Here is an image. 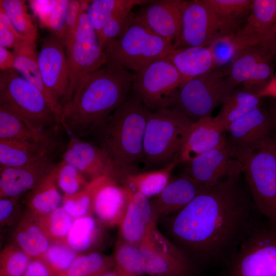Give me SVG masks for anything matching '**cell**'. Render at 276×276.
<instances>
[{"label": "cell", "instance_id": "ee69618b", "mask_svg": "<svg viewBox=\"0 0 276 276\" xmlns=\"http://www.w3.org/2000/svg\"><path fill=\"white\" fill-rule=\"evenodd\" d=\"M134 20V13L127 10L110 18L97 34L100 45L104 51L107 47L119 38Z\"/></svg>", "mask_w": 276, "mask_h": 276}, {"label": "cell", "instance_id": "d590c367", "mask_svg": "<svg viewBox=\"0 0 276 276\" xmlns=\"http://www.w3.org/2000/svg\"><path fill=\"white\" fill-rule=\"evenodd\" d=\"M150 1L145 0H93L91 1L86 14L88 19L98 34L105 23L112 16L122 12L132 10L136 5L143 6Z\"/></svg>", "mask_w": 276, "mask_h": 276}, {"label": "cell", "instance_id": "6f0895ef", "mask_svg": "<svg viewBox=\"0 0 276 276\" xmlns=\"http://www.w3.org/2000/svg\"><path fill=\"white\" fill-rule=\"evenodd\" d=\"M100 276H120V275L115 267V268L103 273Z\"/></svg>", "mask_w": 276, "mask_h": 276}, {"label": "cell", "instance_id": "ac0fdd59", "mask_svg": "<svg viewBox=\"0 0 276 276\" xmlns=\"http://www.w3.org/2000/svg\"><path fill=\"white\" fill-rule=\"evenodd\" d=\"M226 143L236 157L272 137L273 125L268 110L261 106L229 125Z\"/></svg>", "mask_w": 276, "mask_h": 276}, {"label": "cell", "instance_id": "9a60e30c", "mask_svg": "<svg viewBox=\"0 0 276 276\" xmlns=\"http://www.w3.org/2000/svg\"><path fill=\"white\" fill-rule=\"evenodd\" d=\"M37 60L44 85L63 110L68 93V69L65 49L55 35L51 33L43 39Z\"/></svg>", "mask_w": 276, "mask_h": 276}, {"label": "cell", "instance_id": "7bdbcfd3", "mask_svg": "<svg viewBox=\"0 0 276 276\" xmlns=\"http://www.w3.org/2000/svg\"><path fill=\"white\" fill-rule=\"evenodd\" d=\"M57 182L63 196H69L83 191L89 181L75 167L61 159L58 166Z\"/></svg>", "mask_w": 276, "mask_h": 276}, {"label": "cell", "instance_id": "ffe728a7", "mask_svg": "<svg viewBox=\"0 0 276 276\" xmlns=\"http://www.w3.org/2000/svg\"><path fill=\"white\" fill-rule=\"evenodd\" d=\"M62 160L75 167L89 182L102 177L114 180V171L108 157L101 148L88 140L70 137Z\"/></svg>", "mask_w": 276, "mask_h": 276}, {"label": "cell", "instance_id": "816d5d0a", "mask_svg": "<svg viewBox=\"0 0 276 276\" xmlns=\"http://www.w3.org/2000/svg\"><path fill=\"white\" fill-rule=\"evenodd\" d=\"M30 4L42 23L46 26L52 9V1H31Z\"/></svg>", "mask_w": 276, "mask_h": 276}, {"label": "cell", "instance_id": "277c9868", "mask_svg": "<svg viewBox=\"0 0 276 276\" xmlns=\"http://www.w3.org/2000/svg\"><path fill=\"white\" fill-rule=\"evenodd\" d=\"M113 257L116 267L135 276H197L198 273V269L157 227L141 244L119 239Z\"/></svg>", "mask_w": 276, "mask_h": 276}, {"label": "cell", "instance_id": "680465c9", "mask_svg": "<svg viewBox=\"0 0 276 276\" xmlns=\"http://www.w3.org/2000/svg\"><path fill=\"white\" fill-rule=\"evenodd\" d=\"M116 268H117L119 273H120V276H135L123 269L118 268L116 266Z\"/></svg>", "mask_w": 276, "mask_h": 276}, {"label": "cell", "instance_id": "ab89813d", "mask_svg": "<svg viewBox=\"0 0 276 276\" xmlns=\"http://www.w3.org/2000/svg\"><path fill=\"white\" fill-rule=\"evenodd\" d=\"M108 177H102L89 182L82 191L72 196H63L62 207L74 219L93 215V204L95 194Z\"/></svg>", "mask_w": 276, "mask_h": 276}, {"label": "cell", "instance_id": "30bf717a", "mask_svg": "<svg viewBox=\"0 0 276 276\" xmlns=\"http://www.w3.org/2000/svg\"><path fill=\"white\" fill-rule=\"evenodd\" d=\"M236 87L223 68H215L184 83L170 108L195 122L211 117Z\"/></svg>", "mask_w": 276, "mask_h": 276}, {"label": "cell", "instance_id": "f907efd6", "mask_svg": "<svg viewBox=\"0 0 276 276\" xmlns=\"http://www.w3.org/2000/svg\"><path fill=\"white\" fill-rule=\"evenodd\" d=\"M24 276H52L44 262L39 259H31Z\"/></svg>", "mask_w": 276, "mask_h": 276}, {"label": "cell", "instance_id": "d6986e66", "mask_svg": "<svg viewBox=\"0 0 276 276\" xmlns=\"http://www.w3.org/2000/svg\"><path fill=\"white\" fill-rule=\"evenodd\" d=\"M185 1H150L134 13V19L174 45L181 32Z\"/></svg>", "mask_w": 276, "mask_h": 276}, {"label": "cell", "instance_id": "74e56055", "mask_svg": "<svg viewBox=\"0 0 276 276\" xmlns=\"http://www.w3.org/2000/svg\"><path fill=\"white\" fill-rule=\"evenodd\" d=\"M26 1L1 0L2 8L15 29L27 39L36 41L38 35L36 26L29 14Z\"/></svg>", "mask_w": 276, "mask_h": 276}, {"label": "cell", "instance_id": "d4e9b609", "mask_svg": "<svg viewBox=\"0 0 276 276\" xmlns=\"http://www.w3.org/2000/svg\"><path fill=\"white\" fill-rule=\"evenodd\" d=\"M13 68L28 82L38 88L59 121L62 108L56 101L44 85L38 64V54L35 41L26 40L13 48Z\"/></svg>", "mask_w": 276, "mask_h": 276}, {"label": "cell", "instance_id": "60d3db41", "mask_svg": "<svg viewBox=\"0 0 276 276\" xmlns=\"http://www.w3.org/2000/svg\"><path fill=\"white\" fill-rule=\"evenodd\" d=\"M80 254L66 243H51L42 260L52 276H59L70 267Z\"/></svg>", "mask_w": 276, "mask_h": 276}, {"label": "cell", "instance_id": "3957f363", "mask_svg": "<svg viewBox=\"0 0 276 276\" xmlns=\"http://www.w3.org/2000/svg\"><path fill=\"white\" fill-rule=\"evenodd\" d=\"M151 112L131 92L125 101L85 139L101 148L110 159L114 180L122 182L142 165L144 139Z\"/></svg>", "mask_w": 276, "mask_h": 276}, {"label": "cell", "instance_id": "f546056e", "mask_svg": "<svg viewBox=\"0 0 276 276\" xmlns=\"http://www.w3.org/2000/svg\"><path fill=\"white\" fill-rule=\"evenodd\" d=\"M11 238L12 243L31 259H41L51 244L36 218L26 211L15 225Z\"/></svg>", "mask_w": 276, "mask_h": 276}, {"label": "cell", "instance_id": "ba28073f", "mask_svg": "<svg viewBox=\"0 0 276 276\" xmlns=\"http://www.w3.org/2000/svg\"><path fill=\"white\" fill-rule=\"evenodd\" d=\"M236 158L261 215L276 223V142L273 137Z\"/></svg>", "mask_w": 276, "mask_h": 276}, {"label": "cell", "instance_id": "7a4b0ae2", "mask_svg": "<svg viewBox=\"0 0 276 276\" xmlns=\"http://www.w3.org/2000/svg\"><path fill=\"white\" fill-rule=\"evenodd\" d=\"M134 72L103 66L82 82L63 108L60 123L70 137L85 139L125 101Z\"/></svg>", "mask_w": 276, "mask_h": 276}, {"label": "cell", "instance_id": "4dcf8cb0", "mask_svg": "<svg viewBox=\"0 0 276 276\" xmlns=\"http://www.w3.org/2000/svg\"><path fill=\"white\" fill-rule=\"evenodd\" d=\"M257 94L242 87L235 90L223 101L214 117L225 132L236 120L262 106Z\"/></svg>", "mask_w": 276, "mask_h": 276}, {"label": "cell", "instance_id": "7dc6e473", "mask_svg": "<svg viewBox=\"0 0 276 276\" xmlns=\"http://www.w3.org/2000/svg\"><path fill=\"white\" fill-rule=\"evenodd\" d=\"M21 196L0 198V226L1 229L15 225L22 212Z\"/></svg>", "mask_w": 276, "mask_h": 276}, {"label": "cell", "instance_id": "7c38bea8", "mask_svg": "<svg viewBox=\"0 0 276 276\" xmlns=\"http://www.w3.org/2000/svg\"><path fill=\"white\" fill-rule=\"evenodd\" d=\"M177 69L167 58L150 63L134 73L131 92L150 112L170 108L184 83Z\"/></svg>", "mask_w": 276, "mask_h": 276}, {"label": "cell", "instance_id": "f35d334b", "mask_svg": "<svg viewBox=\"0 0 276 276\" xmlns=\"http://www.w3.org/2000/svg\"><path fill=\"white\" fill-rule=\"evenodd\" d=\"M36 219L51 243H66L75 220L62 206Z\"/></svg>", "mask_w": 276, "mask_h": 276}, {"label": "cell", "instance_id": "9c48e42d", "mask_svg": "<svg viewBox=\"0 0 276 276\" xmlns=\"http://www.w3.org/2000/svg\"><path fill=\"white\" fill-rule=\"evenodd\" d=\"M223 265V276H276V223L261 219Z\"/></svg>", "mask_w": 276, "mask_h": 276}, {"label": "cell", "instance_id": "836d02e7", "mask_svg": "<svg viewBox=\"0 0 276 276\" xmlns=\"http://www.w3.org/2000/svg\"><path fill=\"white\" fill-rule=\"evenodd\" d=\"M103 225L93 215L75 219L66 243L80 254L96 251L103 238Z\"/></svg>", "mask_w": 276, "mask_h": 276}, {"label": "cell", "instance_id": "db71d44e", "mask_svg": "<svg viewBox=\"0 0 276 276\" xmlns=\"http://www.w3.org/2000/svg\"><path fill=\"white\" fill-rule=\"evenodd\" d=\"M260 98L272 97L276 99V74L273 76L266 85L257 94Z\"/></svg>", "mask_w": 276, "mask_h": 276}, {"label": "cell", "instance_id": "8992f818", "mask_svg": "<svg viewBox=\"0 0 276 276\" xmlns=\"http://www.w3.org/2000/svg\"><path fill=\"white\" fill-rule=\"evenodd\" d=\"M0 106L13 112L37 133L61 127L42 93L14 68L1 71Z\"/></svg>", "mask_w": 276, "mask_h": 276}, {"label": "cell", "instance_id": "4fadbf2b", "mask_svg": "<svg viewBox=\"0 0 276 276\" xmlns=\"http://www.w3.org/2000/svg\"><path fill=\"white\" fill-rule=\"evenodd\" d=\"M65 51L69 78L66 104L84 79L103 66L106 61L104 52L86 12L81 14L74 40Z\"/></svg>", "mask_w": 276, "mask_h": 276}, {"label": "cell", "instance_id": "4316f807", "mask_svg": "<svg viewBox=\"0 0 276 276\" xmlns=\"http://www.w3.org/2000/svg\"><path fill=\"white\" fill-rule=\"evenodd\" d=\"M275 13L276 0H254L246 24L241 28L257 45L270 51Z\"/></svg>", "mask_w": 276, "mask_h": 276}, {"label": "cell", "instance_id": "1f68e13d", "mask_svg": "<svg viewBox=\"0 0 276 276\" xmlns=\"http://www.w3.org/2000/svg\"><path fill=\"white\" fill-rule=\"evenodd\" d=\"M56 150L59 149L28 142L0 139V167L25 166Z\"/></svg>", "mask_w": 276, "mask_h": 276}, {"label": "cell", "instance_id": "44dd1931", "mask_svg": "<svg viewBox=\"0 0 276 276\" xmlns=\"http://www.w3.org/2000/svg\"><path fill=\"white\" fill-rule=\"evenodd\" d=\"M128 190V205L119 225V239L129 244L139 245L150 238L157 228V219L149 199L140 193Z\"/></svg>", "mask_w": 276, "mask_h": 276}, {"label": "cell", "instance_id": "f5cc1de1", "mask_svg": "<svg viewBox=\"0 0 276 276\" xmlns=\"http://www.w3.org/2000/svg\"><path fill=\"white\" fill-rule=\"evenodd\" d=\"M14 56L7 48L0 46V69L4 71L13 68Z\"/></svg>", "mask_w": 276, "mask_h": 276}, {"label": "cell", "instance_id": "d6a6232c", "mask_svg": "<svg viewBox=\"0 0 276 276\" xmlns=\"http://www.w3.org/2000/svg\"><path fill=\"white\" fill-rule=\"evenodd\" d=\"M179 163L178 158L161 169L128 175L123 180V186L139 192L147 198L159 194L168 183L171 173Z\"/></svg>", "mask_w": 276, "mask_h": 276}, {"label": "cell", "instance_id": "484cf974", "mask_svg": "<svg viewBox=\"0 0 276 276\" xmlns=\"http://www.w3.org/2000/svg\"><path fill=\"white\" fill-rule=\"evenodd\" d=\"M59 130L37 133L13 112L0 106V139L28 142L54 149L61 145L56 135Z\"/></svg>", "mask_w": 276, "mask_h": 276}, {"label": "cell", "instance_id": "91938a15", "mask_svg": "<svg viewBox=\"0 0 276 276\" xmlns=\"http://www.w3.org/2000/svg\"><path fill=\"white\" fill-rule=\"evenodd\" d=\"M268 109L276 112V101L273 102L270 104Z\"/></svg>", "mask_w": 276, "mask_h": 276}, {"label": "cell", "instance_id": "f6af8a7d", "mask_svg": "<svg viewBox=\"0 0 276 276\" xmlns=\"http://www.w3.org/2000/svg\"><path fill=\"white\" fill-rule=\"evenodd\" d=\"M90 2L91 1L70 0L64 28L60 40L65 49L74 40L79 18L83 12H86Z\"/></svg>", "mask_w": 276, "mask_h": 276}, {"label": "cell", "instance_id": "5b68a950", "mask_svg": "<svg viewBox=\"0 0 276 276\" xmlns=\"http://www.w3.org/2000/svg\"><path fill=\"white\" fill-rule=\"evenodd\" d=\"M193 122L171 108L151 112L144 134V169L165 167L178 158Z\"/></svg>", "mask_w": 276, "mask_h": 276}, {"label": "cell", "instance_id": "2e32d148", "mask_svg": "<svg viewBox=\"0 0 276 276\" xmlns=\"http://www.w3.org/2000/svg\"><path fill=\"white\" fill-rule=\"evenodd\" d=\"M61 151H49L25 166L0 167V198L22 196L33 189L61 161H57Z\"/></svg>", "mask_w": 276, "mask_h": 276}, {"label": "cell", "instance_id": "f1b7e54d", "mask_svg": "<svg viewBox=\"0 0 276 276\" xmlns=\"http://www.w3.org/2000/svg\"><path fill=\"white\" fill-rule=\"evenodd\" d=\"M167 58L179 73L185 83L214 69L213 58L207 46L174 48Z\"/></svg>", "mask_w": 276, "mask_h": 276}, {"label": "cell", "instance_id": "bcb514c9", "mask_svg": "<svg viewBox=\"0 0 276 276\" xmlns=\"http://www.w3.org/2000/svg\"><path fill=\"white\" fill-rule=\"evenodd\" d=\"M204 2L219 15L240 20L249 12L252 0H203Z\"/></svg>", "mask_w": 276, "mask_h": 276}, {"label": "cell", "instance_id": "cb8c5ba5", "mask_svg": "<svg viewBox=\"0 0 276 276\" xmlns=\"http://www.w3.org/2000/svg\"><path fill=\"white\" fill-rule=\"evenodd\" d=\"M224 133L212 116L194 122L178 157L179 163L186 164L198 155L225 144Z\"/></svg>", "mask_w": 276, "mask_h": 276}, {"label": "cell", "instance_id": "b9f144b4", "mask_svg": "<svg viewBox=\"0 0 276 276\" xmlns=\"http://www.w3.org/2000/svg\"><path fill=\"white\" fill-rule=\"evenodd\" d=\"M31 260L16 245H6L0 254V276H24Z\"/></svg>", "mask_w": 276, "mask_h": 276}, {"label": "cell", "instance_id": "83f0119b", "mask_svg": "<svg viewBox=\"0 0 276 276\" xmlns=\"http://www.w3.org/2000/svg\"><path fill=\"white\" fill-rule=\"evenodd\" d=\"M59 163L48 176L25 194V198L22 199L26 211L36 218L52 212L62 203L63 196L57 182Z\"/></svg>", "mask_w": 276, "mask_h": 276}, {"label": "cell", "instance_id": "52a82bcc", "mask_svg": "<svg viewBox=\"0 0 276 276\" xmlns=\"http://www.w3.org/2000/svg\"><path fill=\"white\" fill-rule=\"evenodd\" d=\"M173 49L172 43L134 19L104 50L103 66L136 73L155 60L167 58Z\"/></svg>", "mask_w": 276, "mask_h": 276}, {"label": "cell", "instance_id": "9f6ffc18", "mask_svg": "<svg viewBox=\"0 0 276 276\" xmlns=\"http://www.w3.org/2000/svg\"><path fill=\"white\" fill-rule=\"evenodd\" d=\"M268 110V112L270 115L272 122V125H273V134L272 137L274 141L276 142V112L267 109Z\"/></svg>", "mask_w": 276, "mask_h": 276}, {"label": "cell", "instance_id": "e0dca14e", "mask_svg": "<svg viewBox=\"0 0 276 276\" xmlns=\"http://www.w3.org/2000/svg\"><path fill=\"white\" fill-rule=\"evenodd\" d=\"M185 172L204 187L242 174V165L227 143L203 153L187 164Z\"/></svg>", "mask_w": 276, "mask_h": 276}, {"label": "cell", "instance_id": "8fae6325", "mask_svg": "<svg viewBox=\"0 0 276 276\" xmlns=\"http://www.w3.org/2000/svg\"><path fill=\"white\" fill-rule=\"evenodd\" d=\"M240 20L221 16L203 0L185 1L180 35L174 49L207 46L232 34L240 28Z\"/></svg>", "mask_w": 276, "mask_h": 276}, {"label": "cell", "instance_id": "603a6c76", "mask_svg": "<svg viewBox=\"0 0 276 276\" xmlns=\"http://www.w3.org/2000/svg\"><path fill=\"white\" fill-rule=\"evenodd\" d=\"M128 189L107 178L97 191L93 204V215L104 226H119L129 202Z\"/></svg>", "mask_w": 276, "mask_h": 276}, {"label": "cell", "instance_id": "681fc988", "mask_svg": "<svg viewBox=\"0 0 276 276\" xmlns=\"http://www.w3.org/2000/svg\"><path fill=\"white\" fill-rule=\"evenodd\" d=\"M26 40H29L15 29L4 10L0 8V46L13 49Z\"/></svg>", "mask_w": 276, "mask_h": 276}, {"label": "cell", "instance_id": "e575fe53", "mask_svg": "<svg viewBox=\"0 0 276 276\" xmlns=\"http://www.w3.org/2000/svg\"><path fill=\"white\" fill-rule=\"evenodd\" d=\"M255 45V41L240 28L232 34L214 40L207 47L212 54L215 69L226 67L241 52Z\"/></svg>", "mask_w": 276, "mask_h": 276}, {"label": "cell", "instance_id": "6da1fadb", "mask_svg": "<svg viewBox=\"0 0 276 276\" xmlns=\"http://www.w3.org/2000/svg\"><path fill=\"white\" fill-rule=\"evenodd\" d=\"M262 217L240 175L206 187L181 210L159 220L163 235L199 269L224 265Z\"/></svg>", "mask_w": 276, "mask_h": 276}, {"label": "cell", "instance_id": "8d00e7d4", "mask_svg": "<svg viewBox=\"0 0 276 276\" xmlns=\"http://www.w3.org/2000/svg\"><path fill=\"white\" fill-rule=\"evenodd\" d=\"M116 267L114 257L96 251L79 254L59 276H100Z\"/></svg>", "mask_w": 276, "mask_h": 276}, {"label": "cell", "instance_id": "5bb4252c", "mask_svg": "<svg viewBox=\"0 0 276 276\" xmlns=\"http://www.w3.org/2000/svg\"><path fill=\"white\" fill-rule=\"evenodd\" d=\"M273 57L267 49L259 45H252L241 52L223 68L235 86L240 85L258 94L273 77Z\"/></svg>", "mask_w": 276, "mask_h": 276}, {"label": "cell", "instance_id": "7402d4cb", "mask_svg": "<svg viewBox=\"0 0 276 276\" xmlns=\"http://www.w3.org/2000/svg\"><path fill=\"white\" fill-rule=\"evenodd\" d=\"M205 188L185 172L170 179L162 191L149 200L157 221L181 210Z\"/></svg>", "mask_w": 276, "mask_h": 276}, {"label": "cell", "instance_id": "c3c4849f", "mask_svg": "<svg viewBox=\"0 0 276 276\" xmlns=\"http://www.w3.org/2000/svg\"><path fill=\"white\" fill-rule=\"evenodd\" d=\"M70 0L52 1V9L47 27L60 40L62 36L67 9Z\"/></svg>", "mask_w": 276, "mask_h": 276}, {"label": "cell", "instance_id": "11a10c76", "mask_svg": "<svg viewBox=\"0 0 276 276\" xmlns=\"http://www.w3.org/2000/svg\"><path fill=\"white\" fill-rule=\"evenodd\" d=\"M270 52L274 57H276V13L272 30Z\"/></svg>", "mask_w": 276, "mask_h": 276}]
</instances>
